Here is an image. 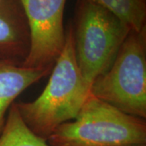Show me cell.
<instances>
[{
  "mask_svg": "<svg viewBox=\"0 0 146 146\" xmlns=\"http://www.w3.org/2000/svg\"><path fill=\"white\" fill-rule=\"evenodd\" d=\"M90 85L76 62L72 26L41 95L32 102H15L21 119L36 136L47 141L58 127L73 120L90 94Z\"/></svg>",
  "mask_w": 146,
  "mask_h": 146,
  "instance_id": "cell-1",
  "label": "cell"
},
{
  "mask_svg": "<svg viewBox=\"0 0 146 146\" xmlns=\"http://www.w3.org/2000/svg\"><path fill=\"white\" fill-rule=\"evenodd\" d=\"M47 143L50 146H140L146 145V122L90 93L76 117L58 127Z\"/></svg>",
  "mask_w": 146,
  "mask_h": 146,
  "instance_id": "cell-2",
  "label": "cell"
},
{
  "mask_svg": "<svg viewBox=\"0 0 146 146\" xmlns=\"http://www.w3.org/2000/svg\"><path fill=\"white\" fill-rule=\"evenodd\" d=\"M72 26L76 62L91 86L110 68L131 30L109 11L88 0H78Z\"/></svg>",
  "mask_w": 146,
  "mask_h": 146,
  "instance_id": "cell-3",
  "label": "cell"
},
{
  "mask_svg": "<svg viewBox=\"0 0 146 146\" xmlns=\"http://www.w3.org/2000/svg\"><path fill=\"white\" fill-rule=\"evenodd\" d=\"M94 97L127 115L146 118V28L131 30L110 68L90 87Z\"/></svg>",
  "mask_w": 146,
  "mask_h": 146,
  "instance_id": "cell-4",
  "label": "cell"
},
{
  "mask_svg": "<svg viewBox=\"0 0 146 146\" xmlns=\"http://www.w3.org/2000/svg\"><path fill=\"white\" fill-rule=\"evenodd\" d=\"M67 0H19L29 30L30 46L22 63L27 68L53 67L65 43Z\"/></svg>",
  "mask_w": 146,
  "mask_h": 146,
  "instance_id": "cell-5",
  "label": "cell"
},
{
  "mask_svg": "<svg viewBox=\"0 0 146 146\" xmlns=\"http://www.w3.org/2000/svg\"><path fill=\"white\" fill-rule=\"evenodd\" d=\"M29 46V26L19 0H1L0 56L22 63Z\"/></svg>",
  "mask_w": 146,
  "mask_h": 146,
  "instance_id": "cell-6",
  "label": "cell"
},
{
  "mask_svg": "<svg viewBox=\"0 0 146 146\" xmlns=\"http://www.w3.org/2000/svg\"><path fill=\"white\" fill-rule=\"evenodd\" d=\"M53 67L27 68L0 56V135L8 110L20 94L32 84L50 74Z\"/></svg>",
  "mask_w": 146,
  "mask_h": 146,
  "instance_id": "cell-7",
  "label": "cell"
},
{
  "mask_svg": "<svg viewBox=\"0 0 146 146\" xmlns=\"http://www.w3.org/2000/svg\"><path fill=\"white\" fill-rule=\"evenodd\" d=\"M0 146H50L47 141L34 134L24 123L16 103L8 110L0 135Z\"/></svg>",
  "mask_w": 146,
  "mask_h": 146,
  "instance_id": "cell-8",
  "label": "cell"
},
{
  "mask_svg": "<svg viewBox=\"0 0 146 146\" xmlns=\"http://www.w3.org/2000/svg\"><path fill=\"white\" fill-rule=\"evenodd\" d=\"M109 11L130 30L146 28V0H88Z\"/></svg>",
  "mask_w": 146,
  "mask_h": 146,
  "instance_id": "cell-9",
  "label": "cell"
},
{
  "mask_svg": "<svg viewBox=\"0 0 146 146\" xmlns=\"http://www.w3.org/2000/svg\"><path fill=\"white\" fill-rule=\"evenodd\" d=\"M140 146H146V145H140Z\"/></svg>",
  "mask_w": 146,
  "mask_h": 146,
  "instance_id": "cell-10",
  "label": "cell"
},
{
  "mask_svg": "<svg viewBox=\"0 0 146 146\" xmlns=\"http://www.w3.org/2000/svg\"><path fill=\"white\" fill-rule=\"evenodd\" d=\"M0 1H1V0H0Z\"/></svg>",
  "mask_w": 146,
  "mask_h": 146,
  "instance_id": "cell-11",
  "label": "cell"
}]
</instances>
